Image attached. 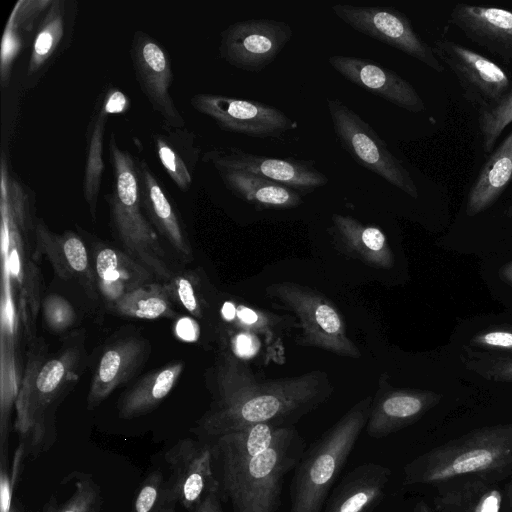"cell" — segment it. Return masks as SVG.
Segmentation results:
<instances>
[{"instance_id": "20", "label": "cell", "mask_w": 512, "mask_h": 512, "mask_svg": "<svg viewBox=\"0 0 512 512\" xmlns=\"http://www.w3.org/2000/svg\"><path fill=\"white\" fill-rule=\"evenodd\" d=\"M392 471L379 463L350 470L331 491L322 512H370L384 498Z\"/></svg>"}, {"instance_id": "27", "label": "cell", "mask_w": 512, "mask_h": 512, "mask_svg": "<svg viewBox=\"0 0 512 512\" xmlns=\"http://www.w3.org/2000/svg\"><path fill=\"white\" fill-rule=\"evenodd\" d=\"M184 366L177 360L144 375L119 399V417L129 420L156 409L176 385Z\"/></svg>"}, {"instance_id": "13", "label": "cell", "mask_w": 512, "mask_h": 512, "mask_svg": "<svg viewBox=\"0 0 512 512\" xmlns=\"http://www.w3.org/2000/svg\"><path fill=\"white\" fill-rule=\"evenodd\" d=\"M202 160L215 169H236L283 184L297 192L310 193L328 183L311 161L255 155L237 147H215Z\"/></svg>"}, {"instance_id": "12", "label": "cell", "mask_w": 512, "mask_h": 512, "mask_svg": "<svg viewBox=\"0 0 512 512\" xmlns=\"http://www.w3.org/2000/svg\"><path fill=\"white\" fill-rule=\"evenodd\" d=\"M190 103L221 130L249 137L275 138L298 126L281 110L261 102L199 93L191 97Z\"/></svg>"}, {"instance_id": "9", "label": "cell", "mask_w": 512, "mask_h": 512, "mask_svg": "<svg viewBox=\"0 0 512 512\" xmlns=\"http://www.w3.org/2000/svg\"><path fill=\"white\" fill-rule=\"evenodd\" d=\"M334 14L354 30L383 42L420 61L438 73L444 65L413 29L409 18L394 7L336 4Z\"/></svg>"}, {"instance_id": "35", "label": "cell", "mask_w": 512, "mask_h": 512, "mask_svg": "<svg viewBox=\"0 0 512 512\" xmlns=\"http://www.w3.org/2000/svg\"><path fill=\"white\" fill-rule=\"evenodd\" d=\"M479 276L492 299L512 311V246L480 258Z\"/></svg>"}, {"instance_id": "43", "label": "cell", "mask_w": 512, "mask_h": 512, "mask_svg": "<svg viewBox=\"0 0 512 512\" xmlns=\"http://www.w3.org/2000/svg\"><path fill=\"white\" fill-rule=\"evenodd\" d=\"M178 337L185 341H195L199 335L197 323L191 318H181L175 328Z\"/></svg>"}, {"instance_id": "38", "label": "cell", "mask_w": 512, "mask_h": 512, "mask_svg": "<svg viewBox=\"0 0 512 512\" xmlns=\"http://www.w3.org/2000/svg\"><path fill=\"white\" fill-rule=\"evenodd\" d=\"M102 505L101 489L91 475L78 473L74 491L61 505L54 497L49 501L45 512H100Z\"/></svg>"}, {"instance_id": "16", "label": "cell", "mask_w": 512, "mask_h": 512, "mask_svg": "<svg viewBox=\"0 0 512 512\" xmlns=\"http://www.w3.org/2000/svg\"><path fill=\"white\" fill-rule=\"evenodd\" d=\"M328 62L346 80L393 105L412 113L425 110L416 89L393 70L357 56L333 55Z\"/></svg>"}, {"instance_id": "24", "label": "cell", "mask_w": 512, "mask_h": 512, "mask_svg": "<svg viewBox=\"0 0 512 512\" xmlns=\"http://www.w3.org/2000/svg\"><path fill=\"white\" fill-rule=\"evenodd\" d=\"M136 163L140 199L150 223L182 258L190 257L191 248L185 231L161 183L145 160Z\"/></svg>"}, {"instance_id": "6", "label": "cell", "mask_w": 512, "mask_h": 512, "mask_svg": "<svg viewBox=\"0 0 512 512\" xmlns=\"http://www.w3.org/2000/svg\"><path fill=\"white\" fill-rule=\"evenodd\" d=\"M108 149L114 172V189L107 195L113 231L130 257L158 279L170 281L174 276L165 250L141 210L137 163L129 151L118 145L114 133Z\"/></svg>"}, {"instance_id": "5", "label": "cell", "mask_w": 512, "mask_h": 512, "mask_svg": "<svg viewBox=\"0 0 512 512\" xmlns=\"http://www.w3.org/2000/svg\"><path fill=\"white\" fill-rule=\"evenodd\" d=\"M373 397L355 403L308 448L293 470L289 512H322L350 457L371 409Z\"/></svg>"}, {"instance_id": "33", "label": "cell", "mask_w": 512, "mask_h": 512, "mask_svg": "<svg viewBox=\"0 0 512 512\" xmlns=\"http://www.w3.org/2000/svg\"><path fill=\"white\" fill-rule=\"evenodd\" d=\"M51 0H25L15 5L2 40L1 49V79H8L10 65L20 49L23 33L31 32L41 15L51 4Z\"/></svg>"}, {"instance_id": "19", "label": "cell", "mask_w": 512, "mask_h": 512, "mask_svg": "<svg viewBox=\"0 0 512 512\" xmlns=\"http://www.w3.org/2000/svg\"><path fill=\"white\" fill-rule=\"evenodd\" d=\"M446 344L458 352L512 356V311L504 309L461 319Z\"/></svg>"}, {"instance_id": "18", "label": "cell", "mask_w": 512, "mask_h": 512, "mask_svg": "<svg viewBox=\"0 0 512 512\" xmlns=\"http://www.w3.org/2000/svg\"><path fill=\"white\" fill-rule=\"evenodd\" d=\"M150 352L149 342L141 337L127 336L111 343L103 351L92 377L87 408H96L127 382L146 362Z\"/></svg>"}, {"instance_id": "8", "label": "cell", "mask_w": 512, "mask_h": 512, "mask_svg": "<svg viewBox=\"0 0 512 512\" xmlns=\"http://www.w3.org/2000/svg\"><path fill=\"white\" fill-rule=\"evenodd\" d=\"M327 107L341 147L362 167L417 199L418 188L411 174L374 129L337 99L328 98Z\"/></svg>"}, {"instance_id": "44", "label": "cell", "mask_w": 512, "mask_h": 512, "mask_svg": "<svg viewBox=\"0 0 512 512\" xmlns=\"http://www.w3.org/2000/svg\"><path fill=\"white\" fill-rule=\"evenodd\" d=\"M219 492H212L204 497L191 512H224Z\"/></svg>"}, {"instance_id": "21", "label": "cell", "mask_w": 512, "mask_h": 512, "mask_svg": "<svg viewBox=\"0 0 512 512\" xmlns=\"http://www.w3.org/2000/svg\"><path fill=\"white\" fill-rule=\"evenodd\" d=\"M34 232L35 259L43 255L47 256L58 276L66 280H78L87 293L94 298L96 278L81 238L71 231L61 235L55 234L42 220H37Z\"/></svg>"}, {"instance_id": "3", "label": "cell", "mask_w": 512, "mask_h": 512, "mask_svg": "<svg viewBox=\"0 0 512 512\" xmlns=\"http://www.w3.org/2000/svg\"><path fill=\"white\" fill-rule=\"evenodd\" d=\"M210 447L219 496L233 512H278L284 480L306 448L295 426L286 427L270 447L250 460Z\"/></svg>"}, {"instance_id": "28", "label": "cell", "mask_w": 512, "mask_h": 512, "mask_svg": "<svg viewBox=\"0 0 512 512\" xmlns=\"http://www.w3.org/2000/svg\"><path fill=\"white\" fill-rule=\"evenodd\" d=\"M450 351L463 380L478 392L512 398V356Z\"/></svg>"}, {"instance_id": "36", "label": "cell", "mask_w": 512, "mask_h": 512, "mask_svg": "<svg viewBox=\"0 0 512 512\" xmlns=\"http://www.w3.org/2000/svg\"><path fill=\"white\" fill-rule=\"evenodd\" d=\"M177 496L159 469L150 471L140 484L131 512H177Z\"/></svg>"}, {"instance_id": "7", "label": "cell", "mask_w": 512, "mask_h": 512, "mask_svg": "<svg viewBox=\"0 0 512 512\" xmlns=\"http://www.w3.org/2000/svg\"><path fill=\"white\" fill-rule=\"evenodd\" d=\"M266 295L276 309L290 312L300 330L298 344L359 358L361 353L346 333L343 320L330 300L321 293L293 282L274 283Z\"/></svg>"}, {"instance_id": "26", "label": "cell", "mask_w": 512, "mask_h": 512, "mask_svg": "<svg viewBox=\"0 0 512 512\" xmlns=\"http://www.w3.org/2000/svg\"><path fill=\"white\" fill-rule=\"evenodd\" d=\"M225 187L258 209H290L302 203L299 192L253 173L216 169Z\"/></svg>"}, {"instance_id": "25", "label": "cell", "mask_w": 512, "mask_h": 512, "mask_svg": "<svg viewBox=\"0 0 512 512\" xmlns=\"http://www.w3.org/2000/svg\"><path fill=\"white\" fill-rule=\"evenodd\" d=\"M158 159L175 185L186 191L192 184L196 165L200 158V147L195 136L185 127L164 125L152 135Z\"/></svg>"}, {"instance_id": "49", "label": "cell", "mask_w": 512, "mask_h": 512, "mask_svg": "<svg viewBox=\"0 0 512 512\" xmlns=\"http://www.w3.org/2000/svg\"><path fill=\"white\" fill-rule=\"evenodd\" d=\"M507 497V500H508V503H509V506L511 507L512 509V495H509V496H506Z\"/></svg>"}, {"instance_id": "11", "label": "cell", "mask_w": 512, "mask_h": 512, "mask_svg": "<svg viewBox=\"0 0 512 512\" xmlns=\"http://www.w3.org/2000/svg\"><path fill=\"white\" fill-rule=\"evenodd\" d=\"M293 36L283 21L249 19L235 22L220 35L219 55L229 65L260 72L271 64Z\"/></svg>"}, {"instance_id": "41", "label": "cell", "mask_w": 512, "mask_h": 512, "mask_svg": "<svg viewBox=\"0 0 512 512\" xmlns=\"http://www.w3.org/2000/svg\"><path fill=\"white\" fill-rule=\"evenodd\" d=\"M165 286L170 297L176 299L190 314L202 317L200 299L189 277L174 276Z\"/></svg>"}, {"instance_id": "34", "label": "cell", "mask_w": 512, "mask_h": 512, "mask_svg": "<svg viewBox=\"0 0 512 512\" xmlns=\"http://www.w3.org/2000/svg\"><path fill=\"white\" fill-rule=\"evenodd\" d=\"M170 299L165 285L149 283L127 292L113 307L121 315L139 319L174 317Z\"/></svg>"}, {"instance_id": "17", "label": "cell", "mask_w": 512, "mask_h": 512, "mask_svg": "<svg viewBox=\"0 0 512 512\" xmlns=\"http://www.w3.org/2000/svg\"><path fill=\"white\" fill-rule=\"evenodd\" d=\"M449 23L471 42L506 62L512 61V11L457 3L449 14Z\"/></svg>"}, {"instance_id": "30", "label": "cell", "mask_w": 512, "mask_h": 512, "mask_svg": "<svg viewBox=\"0 0 512 512\" xmlns=\"http://www.w3.org/2000/svg\"><path fill=\"white\" fill-rule=\"evenodd\" d=\"M67 16L64 2L52 1L40 19L32 43V51L27 67V79L32 81L42 72L56 56L64 42L67 32Z\"/></svg>"}, {"instance_id": "14", "label": "cell", "mask_w": 512, "mask_h": 512, "mask_svg": "<svg viewBox=\"0 0 512 512\" xmlns=\"http://www.w3.org/2000/svg\"><path fill=\"white\" fill-rule=\"evenodd\" d=\"M164 459L179 505L188 512L208 494L218 491L209 442L199 438L181 439L165 452Z\"/></svg>"}, {"instance_id": "42", "label": "cell", "mask_w": 512, "mask_h": 512, "mask_svg": "<svg viewBox=\"0 0 512 512\" xmlns=\"http://www.w3.org/2000/svg\"><path fill=\"white\" fill-rule=\"evenodd\" d=\"M234 354L238 357H251L260 348L257 336L249 333L239 332L233 341Z\"/></svg>"}, {"instance_id": "23", "label": "cell", "mask_w": 512, "mask_h": 512, "mask_svg": "<svg viewBox=\"0 0 512 512\" xmlns=\"http://www.w3.org/2000/svg\"><path fill=\"white\" fill-rule=\"evenodd\" d=\"M436 487L435 512H500L505 493L499 482L480 476L454 478Z\"/></svg>"}, {"instance_id": "1", "label": "cell", "mask_w": 512, "mask_h": 512, "mask_svg": "<svg viewBox=\"0 0 512 512\" xmlns=\"http://www.w3.org/2000/svg\"><path fill=\"white\" fill-rule=\"evenodd\" d=\"M212 396L208 410L193 433L201 440L236 432L261 423L295 426L303 416L324 404L334 388L320 370L279 379H258L235 354L222 350L208 369Z\"/></svg>"}, {"instance_id": "29", "label": "cell", "mask_w": 512, "mask_h": 512, "mask_svg": "<svg viewBox=\"0 0 512 512\" xmlns=\"http://www.w3.org/2000/svg\"><path fill=\"white\" fill-rule=\"evenodd\" d=\"M95 268L100 290L113 303L127 292L149 284L148 282L155 277L126 252L110 247L98 250Z\"/></svg>"}, {"instance_id": "50", "label": "cell", "mask_w": 512, "mask_h": 512, "mask_svg": "<svg viewBox=\"0 0 512 512\" xmlns=\"http://www.w3.org/2000/svg\"><path fill=\"white\" fill-rule=\"evenodd\" d=\"M9 512H16V509H13V508L11 507V510H10Z\"/></svg>"}, {"instance_id": "37", "label": "cell", "mask_w": 512, "mask_h": 512, "mask_svg": "<svg viewBox=\"0 0 512 512\" xmlns=\"http://www.w3.org/2000/svg\"><path fill=\"white\" fill-rule=\"evenodd\" d=\"M236 314L231 323H234L240 332L254 336L262 335L266 343L276 340L279 333L286 329L298 328V323L292 315L279 316L261 309L246 305H235Z\"/></svg>"}, {"instance_id": "10", "label": "cell", "mask_w": 512, "mask_h": 512, "mask_svg": "<svg viewBox=\"0 0 512 512\" xmlns=\"http://www.w3.org/2000/svg\"><path fill=\"white\" fill-rule=\"evenodd\" d=\"M432 49L454 74L463 97L477 111L495 105L510 91L508 74L478 52L448 39L436 40Z\"/></svg>"}, {"instance_id": "39", "label": "cell", "mask_w": 512, "mask_h": 512, "mask_svg": "<svg viewBox=\"0 0 512 512\" xmlns=\"http://www.w3.org/2000/svg\"><path fill=\"white\" fill-rule=\"evenodd\" d=\"M512 123V87L495 105L478 111V126L485 153H491L504 129Z\"/></svg>"}, {"instance_id": "45", "label": "cell", "mask_w": 512, "mask_h": 512, "mask_svg": "<svg viewBox=\"0 0 512 512\" xmlns=\"http://www.w3.org/2000/svg\"><path fill=\"white\" fill-rule=\"evenodd\" d=\"M103 105L108 114L120 113L127 106V99L120 91L113 90L107 95Z\"/></svg>"}, {"instance_id": "22", "label": "cell", "mask_w": 512, "mask_h": 512, "mask_svg": "<svg viewBox=\"0 0 512 512\" xmlns=\"http://www.w3.org/2000/svg\"><path fill=\"white\" fill-rule=\"evenodd\" d=\"M511 183L512 131L490 153L471 186L464 206V220H476L489 211Z\"/></svg>"}, {"instance_id": "15", "label": "cell", "mask_w": 512, "mask_h": 512, "mask_svg": "<svg viewBox=\"0 0 512 512\" xmlns=\"http://www.w3.org/2000/svg\"><path fill=\"white\" fill-rule=\"evenodd\" d=\"M130 55L137 81L153 110L164 125L183 128L185 121L170 94L172 70L166 51L148 34L136 31Z\"/></svg>"}, {"instance_id": "32", "label": "cell", "mask_w": 512, "mask_h": 512, "mask_svg": "<svg viewBox=\"0 0 512 512\" xmlns=\"http://www.w3.org/2000/svg\"><path fill=\"white\" fill-rule=\"evenodd\" d=\"M104 105L91 120L87 133L86 163L83 178V194L93 219L96 217L98 196L105 170L103 151L107 121Z\"/></svg>"}, {"instance_id": "47", "label": "cell", "mask_w": 512, "mask_h": 512, "mask_svg": "<svg viewBox=\"0 0 512 512\" xmlns=\"http://www.w3.org/2000/svg\"><path fill=\"white\" fill-rule=\"evenodd\" d=\"M501 219L506 223L512 224V203L506 206L501 213Z\"/></svg>"}, {"instance_id": "31", "label": "cell", "mask_w": 512, "mask_h": 512, "mask_svg": "<svg viewBox=\"0 0 512 512\" xmlns=\"http://www.w3.org/2000/svg\"><path fill=\"white\" fill-rule=\"evenodd\" d=\"M332 220L335 235L346 247L356 250L363 259L385 268L393 264V254L379 228L364 226L350 216L334 214Z\"/></svg>"}, {"instance_id": "4", "label": "cell", "mask_w": 512, "mask_h": 512, "mask_svg": "<svg viewBox=\"0 0 512 512\" xmlns=\"http://www.w3.org/2000/svg\"><path fill=\"white\" fill-rule=\"evenodd\" d=\"M464 476L499 483L512 476V420L474 428L417 456L405 465L403 483L437 486Z\"/></svg>"}, {"instance_id": "48", "label": "cell", "mask_w": 512, "mask_h": 512, "mask_svg": "<svg viewBox=\"0 0 512 512\" xmlns=\"http://www.w3.org/2000/svg\"><path fill=\"white\" fill-rule=\"evenodd\" d=\"M504 491H505L506 496L512 495V476L510 477V480L505 485Z\"/></svg>"}, {"instance_id": "40", "label": "cell", "mask_w": 512, "mask_h": 512, "mask_svg": "<svg viewBox=\"0 0 512 512\" xmlns=\"http://www.w3.org/2000/svg\"><path fill=\"white\" fill-rule=\"evenodd\" d=\"M43 313L47 326L57 333L69 328L76 317L72 305L57 294H51L45 298Z\"/></svg>"}, {"instance_id": "46", "label": "cell", "mask_w": 512, "mask_h": 512, "mask_svg": "<svg viewBox=\"0 0 512 512\" xmlns=\"http://www.w3.org/2000/svg\"><path fill=\"white\" fill-rule=\"evenodd\" d=\"M221 313H222L223 318L226 321L231 322L234 319L235 314H236L235 304L232 302H229V301L225 302L222 306Z\"/></svg>"}, {"instance_id": "2", "label": "cell", "mask_w": 512, "mask_h": 512, "mask_svg": "<svg viewBox=\"0 0 512 512\" xmlns=\"http://www.w3.org/2000/svg\"><path fill=\"white\" fill-rule=\"evenodd\" d=\"M82 347L73 341L53 356L42 339L31 341L15 408V429L26 455L37 456L55 443V412L79 377Z\"/></svg>"}]
</instances>
